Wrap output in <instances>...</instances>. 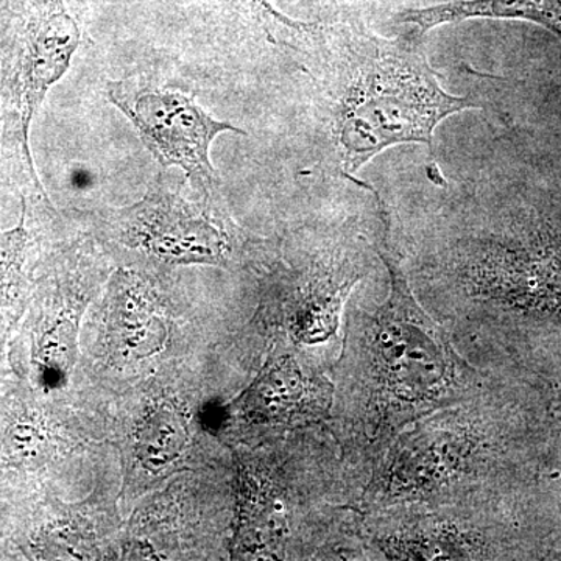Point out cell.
Instances as JSON below:
<instances>
[{"label":"cell","instance_id":"cell-6","mask_svg":"<svg viewBox=\"0 0 561 561\" xmlns=\"http://www.w3.org/2000/svg\"><path fill=\"white\" fill-rule=\"evenodd\" d=\"M357 560L545 559V538L511 513L491 508L389 507L359 511Z\"/></svg>","mask_w":561,"mask_h":561},{"label":"cell","instance_id":"cell-1","mask_svg":"<svg viewBox=\"0 0 561 561\" xmlns=\"http://www.w3.org/2000/svg\"><path fill=\"white\" fill-rule=\"evenodd\" d=\"M390 243L421 305L483 371L561 331V158L398 214Z\"/></svg>","mask_w":561,"mask_h":561},{"label":"cell","instance_id":"cell-10","mask_svg":"<svg viewBox=\"0 0 561 561\" xmlns=\"http://www.w3.org/2000/svg\"><path fill=\"white\" fill-rule=\"evenodd\" d=\"M168 327L147 279L119 271L108 291V343L114 359L133 362L160 353Z\"/></svg>","mask_w":561,"mask_h":561},{"label":"cell","instance_id":"cell-5","mask_svg":"<svg viewBox=\"0 0 561 561\" xmlns=\"http://www.w3.org/2000/svg\"><path fill=\"white\" fill-rule=\"evenodd\" d=\"M80 43L66 0H0V150L31 201L47 202L32 158V122Z\"/></svg>","mask_w":561,"mask_h":561},{"label":"cell","instance_id":"cell-15","mask_svg":"<svg viewBox=\"0 0 561 561\" xmlns=\"http://www.w3.org/2000/svg\"><path fill=\"white\" fill-rule=\"evenodd\" d=\"M32 250L28 213L22 203L18 227L0 231V350L31 297L32 279L27 265Z\"/></svg>","mask_w":561,"mask_h":561},{"label":"cell","instance_id":"cell-9","mask_svg":"<svg viewBox=\"0 0 561 561\" xmlns=\"http://www.w3.org/2000/svg\"><path fill=\"white\" fill-rule=\"evenodd\" d=\"M330 371L301 359L297 350L278 345L234 402L236 416L243 426L257 431L323 426L330 423L334 404Z\"/></svg>","mask_w":561,"mask_h":561},{"label":"cell","instance_id":"cell-3","mask_svg":"<svg viewBox=\"0 0 561 561\" xmlns=\"http://www.w3.org/2000/svg\"><path fill=\"white\" fill-rule=\"evenodd\" d=\"M553 457L545 400L526 379L500 376L470 400L404 427L373 470L359 508H491L538 530L537 483Z\"/></svg>","mask_w":561,"mask_h":561},{"label":"cell","instance_id":"cell-16","mask_svg":"<svg viewBox=\"0 0 561 561\" xmlns=\"http://www.w3.org/2000/svg\"><path fill=\"white\" fill-rule=\"evenodd\" d=\"M190 442L186 423L172 405H157L136 432V456L147 470H169L183 457Z\"/></svg>","mask_w":561,"mask_h":561},{"label":"cell","instance_id":"cell-18","mask_svg":"<svg viewBox=\"0 0 561 561\" xmlns=\"http://www.w3.org/2000/svg\"><path fill=\"white\" fill-rule=\"evenodd\" d=\"M546 560H561V548H557L556 551L548 553Z\"/></svg>","mask_w":561,"mask_h":561},{"label":"cell","instance_id":"cell-7","mask_svg":"<svg viewBox=\"0 0 561 561\" xmlns=\"http://www.w3.org/2000/svg\"><path fill=\"white\" fill-rule=\"evenodd\" d=\"M103 234L154 264L227 267L241 250L219 216L157 183L122 209L101 214Z\"/></svg>","mask_w":561,"mask_h":561},{"label":"cell","instance_id":"cell-2","mask_svg":"<svg viewBox=\"0 0 561 561\" xmlns=\"http://www.w3.org/2000/svg\"><path fill=\"white\" fill-rule=\"evenodd\" d=\"M378 253L387 273L386 297L364 305L359 287L351 295L328 423L364 490L404 427L470 400L500 379L465 359L446 328L421 305L383 221Z\"/></svg>","mask_w":561,"mask_h":561},{"label":"cell","instance_id":"cell-8","mask_svg":"<svg viewBox=\"0 0 561 561\" xmlns=\"http://www.w3.org/2000/svg\"><path fill=\"white\" fill-rule=\"evenodd\" d=\"M106 92L162 169H181L205 197L214 198L220 180L209 157L213 140L221 133L245 135L242 128L214 119L186 92L142 77L110 81Z\"/></svg>","mask_w":561,"mask_h":561},{"label":"cell","instance_id":"cell-4","mask_svg":"<svg viewBox=\"0 0 561 561\" xmlns=\"http://www.w3.org/2000/svg\"><path fill=\"white\" fill-rule=\"evenodd\" d=\"M419 36L386 38L356 18L323 24L311 70L324 160L339 179L362 190L357 172L383 150L421 144L434 151V131L453 114L481 110L471 95L442 87Z\"/></svg>","mask_w":561,"mask_h":561},{"label":"cell","instance_id":"cell-12","mask_svg":"<svg viewBox=\"0 0 561 561\" xmlns=\"http://www.w3.org/2000/svg\"><path fill=\"white\" fill-rule=\"evenodd\" d=\"M41 317L32 331V367L44 390L60 389L77 359L79 312L66 305L57 275L54 286H41Z\"/></svg>","mask_w":561,"mask_h":561},{"label":"cell","instance_id":"cell-11","mask_svg":"<svg viewBox=\"0 0 561 561\" xmlns=\"http://www.w3.org/2000/svg\"><path fill=\"white\" fill-rule=\"evenodd\" d=\"M470 20L531 22L561 41V0H454L404 9L394 14V21L409 25L411 33L419 38H423L432 28Z\"/></svg>","mask_w":561,"mask_h":561},{"label":"cell","instance_id":"cell-13","mask_svg":"<svg viewBox=\"0 0 561 561\" xmlns=\"http://www.w3.org/2000/svg\"><path fill=\"white\" fill-rule=\"evenodd\" d=\"M50 421L25 391L0 398V467L36 470L54 456Z\"/></svg>","mask_w":561,"mask_h":561},{"label":"cell","instance_id":"cell-14","mask_svg":"<svg viewBox=\"0 0 561 561\" xmlns=\"http://www.w3.org/2000/svg\"><path fill=\"white\" fill-rule=\"evenodd\" d=\"M217 2L254 38L284 54H289L309 72L319 50L323 24L291 20L276 10L268 0H217Z\"/></svg>","mask_w":561,"mask_h":561},{"label":"cell","instance_id":"cell-17","mask_svg":"<svg viewBox=\"0 0 561 561\" xmlns=\"http://www.w3.org/2000/svg\"><path fill=\"white\" fill-rule=\"evenodd\" d=\"M538 378L556 379V387L552 389V397L549 398L548 404H553V412L549 411L551 416L553 437L556 440L561 438V367H548L538 370Z\"/></svg>","mask_w":561,"mask_h":561}]
</instances>
